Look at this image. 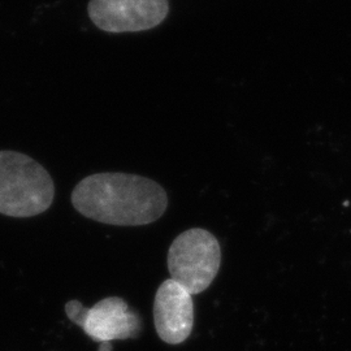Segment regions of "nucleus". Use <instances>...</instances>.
Returning a JSON list of instances; mask_svg holds the SVG:
<instances>
[{
  "label": "nucleus",
  "mask_w": 351,
  "mask_h": 351,
  "mask_svg": "<svg viewBox=\"0 0 351 351\" xmlns=\"http://www.w3.org/2000/svg\"><path fill=\"white\" fill-rule=\"evenodd\" d=\"M55 185L45 167L25 154L0 150V213L26 219L46 213Z\"/></svg>",
  "instance_id": "f03ea898"
},
{
  "label": "nucleus",
  "mask_w": 351,
  "mask_h": 351,
  "mask_svg": "<svg viewBox=\"0 0 351 351\" xmlns=\"http://www.w3.org/2000/svg\"><path fill=\"white\" fill-rule=\"evenodd\" d=\"M64 311L95 342L137 339L142 332V319L137 311L120 297H108L86 307L77 300L66 302Z\"/></svg>",
  "instance_id": "20e7f679"
},
{
  "label": "nucleus",
  "mask_w": 351,
  "mask_h": 351,
  "mask_svg": "<svg viewBox=\"0 0 351 351\" xmlns=\"http://www.w3.org/2000/svg\"><path fill=\"white\" fill-rule=\"evenodd\" d=\"M221 264V249L211 232L193 228L178 234L172 242L167 265L171 278L191 295L211 287Z\"/></svg>",
  "instance_id": "7ed1b4c3"
},
{
  "label": "nucleus",
  "mask_w": 351,
  "mask_h": 351,
  "mask_svg": "<svg viewBox=\"0 0 351 351\" xmlns=\"http://www.w3.org/2000/svg\"><path fill=\"white\" fill-rule=\"evenodd\" d=\"M167 0H90L88 16L101 30L129 33L149 30L163 23Z\"/></svg>",
  "instance_id": "39448f33"
},
{
  "label": "nucleus",
  "mask_w": 351,
  "mask_h": 351,
  "mask_svg": "<svg viewBox=\"0 0 351 351\" xmlns=\"http://www.w3.org/2000/svg\"><path fill=\"white\" fill-rule=\"evenodd\" d=\"M98 351H112V345L111 342H103L99 346V350Z\"/></svg>",
  "instance_id": "0eeeda50"
},
{
  "label": "nucleus",
  "mask_w": 351,
  "mask_h": 351,
  "mask_svg": "<svg viewBox=\"0 0 351 351\" xmlns=\"http://www.w3.org/2000/svg\"><path fill=\"white\" fill-rule=\"evenodd\" d=\"M71 201L77 213L101 224L147 226L163 216L168 195L156 181L132 173L103 172L81 180Z\"/></svg>",
  "instance_id": "f257e3e1"
},
{
  "label": "nucleus",
  "mask_w": 351,
  "mask_h": 351,
  "mask_svg": "<svg viewBox=\"0 0 351 351\" xmlns=\"http://www.w3.org/2000/svg\"><path fill=\"white\" fill-rule=\"evenodd\" d=\"M154 324L162 341L178 345L189 339L194 326V302L188 290L168 278L156 290Z\"/></svg>",
  "instance_id": "423d86ee"
}]
</instances>
